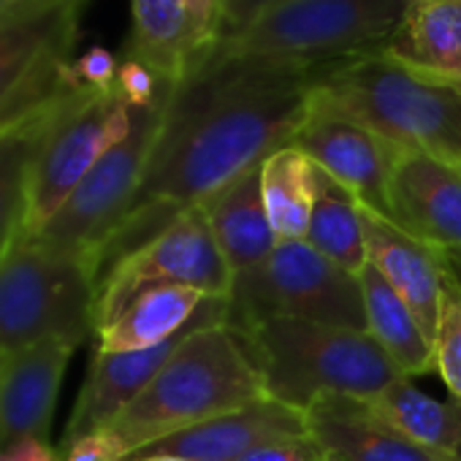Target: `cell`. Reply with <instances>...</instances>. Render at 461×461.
I'll return each mask as SVG.
<instances>
[{
    "mask_svg": "<svg viewBox=\"0 0 461 461\" xmlns=\"http://www.w3.org/2000/svg\"><path fill=\"white\" fill-rule=\"evenodd\" d=\"M323 71L206 60L168 101L166 122L133 209L112 237L101 277L152 242L182 212L294 141Z\"/></svg>",
    "mask_w": 461,
    "mask_h": 461,
    "instance_id": "obj_1",
    "label": "cell"
},
{
    "mask_svg": "<svg viewBox=\"0 0 461 461\" xmlns=\"http://www.w3.org/2000/svg\"><path fill=\"white\" fill-rule=\"evenodd\" d=\"M264 396V377L245 339L225 323H203L104 431L125 461L171 434Z\"/></svg>",
    "mask_w": 461,
    "mask_h": 461,
    "instance_id": "obj_2",
    "label": "cell"
},
{
    "mask_svg": "<svg viewBox=\"0 0 461 461\" xmlns=\"http://www.w3.org/2000/svg\"><path fill=\"white\" fill-rule=\"evenodd\" d=\"M267 396L307 412L323 396L372 399L404 375L366 334L299 318H269L237 331Z\"/></svg>",
    "mask_w": 461,
    "mask_h": 461,
    "instance_id": "obj_3",
    "label": "cell"
},
{
    "mask_svg": "<svg viewBox=\"0 0 461 461\" xmlns=\"http://www.w3.org/2000/svg\"><path fill=\"white\" fill-rule=\"evenodd\" d=\"M404 0H285L206 60L329 71L380 50L404 17Z\"/></svg>",
    "mask_w": 461,
    "mask_h": 461,
    "instance_id": "obj_4",
    "label": "cell"
},
{
    "mask_svg": "<svg viewBox=\"0 0 461 461\" xmlns=\"http://www.w3.org/2000/svg\"><path fill=\"white\" fill-rule=\"evenodd\" d=\"M318 90L393 144L461 166V87L420 79L375 50L323 71Z\"/></svg>",
    "mask_w": 461,
    "mask_h": 461,
    "instance_id": "obj_5",
    "label": "cell"
},
{
    "mask_svg": "<svg viewBox=\"0 0 461 461\" xmlns=\"http://www.w3.org/2000/svg\"><path fill=\"white\" fill-rule=\"evenodd\" d=\"M98 280L90 258L20 234L0 256V348L44 339L79 348L95 331Z\"/></svg>",
    "mask_w": 461,
    "mask_h": 461,
    "instance_id": "obj_6",
    "label": "cell"
},
{
    "mask_svg": "<svg viewBox=\"0 0 461 461\" xmlns=\"http://www.w3.org/2000/svg\"><path fill=\"white\" fill-rule=\"evenodd\" d=\"M269 318H299L366 331L361 280L304 240L280 242L258 269L234 277L225 326L242 331Z\"/></svg>",
    "mask_w": 461,
    "mask_h": 461,
    "instance_id": "obj_7",
    "label": "cell"
},
{
    "mask_svg": "<svg viewBox=\"0 0 461 461\" xmlns=\"http://www.w3.org/2000/svg\"><path fill=\"white\" fill-rule=\"evenodd\" d=\"M174 90L152 106L133 109L131 131L95 163V168L82 179L63 209L39 234L44 242L60 250L90 258L98 269V277L104 253L141 190Z\"/></svg>",
    "mask_w": 461,
    "mask_h": 461,
    "instance_id": "obj_8",
    "label": "cell"
},
{
    "mask_svg": "<svg viewBox=\"0 0 461 461\" xmlns=\"http://www.w3.org/2000/svg\"><path fill=\"white\" fill-rule=\"evenodd\" d=\"M133 109L112 93L77 90L47 120L31 176L20 234L39 237L95 163L131 131Z\"/></svg>",
    "mask_w": 461,
    "mask_h": 461,
    "instance_id": "obj_9",
    "label": "cell"
},
{
    "mask_svg": "<svg viewBox=\"0 0 461 461\" xmlns=\"http://www.w3.org/2000/svg\"><path fill=\"white\" fill-rule=\"evenodd\" d=\"M160 285H190L212 299H228L234 275L222 261L203 206L182 212L166 230L120 258L98 283L95 331L112 323L139 294Z\"/></svg>",
    "mask_w": 461,
    "mask_h": 461,
    "instance_id": "obj_10",
    "label": "cell"
},
{
    "mask_svg": "<svg viewBox=\"0 0 461 461\" xmlns=\"http://www.w3.org/2000/svg\"><path fill=\"white\" fill-rule=\"evenodd\" d=\"M291 144L345 185L364 206L388 214V187L404 147L334 106L318 85Z\"/></svg>",
    "mask_w": 461,
    "mask_h": 461,
    "instance_id": "obj_11",
    "label": "cell"
},
{
    "mask_svg": "<svg viewBox=\"0 0 461 461\" xmlns=\"http://www.w3.org/2000/svg\"><path fill=\"white\" fill-rule=\"evenodd\" d=\"M220 41V0H131L122 55L141 60L174 87L185 85Z\"/></svg>",
    "mask_w": 461,
    "mask_h": 461,
    "instance_id": "obj_12",
    "label": "cell"
},
{
    "mask_svg": "<svg viewBox=\"0 0 461 461\" xmlns=\"http://www.w3.org/2000/svg\"><path fill=\"white\" fill-rule=\"evenodd\" d=\"M225 321H228V299H209L201 307L198 318L182 334H176L163 345L147 350H131V353L95 350L82 391L77 396V404L71 410L68 426L63 431V442L109 426L155 380V375L176 353V348L190 331H195L203 323H225Z\"/></svg>",
    "mask_w": 461,
    "mask_h": 461,
    "instance_id": "obj_13",
    "label": "cell"
},
{
    "mask_svg": "<svg viewBox=\"0 0 461 461\" xmlns=\"http://www.w3.org/2000/svg\"><path fill=\"white\" fill-rule=\"evenodd\" d=\"M388 217L450 258L461 256V166L402 149L388 187Z\"/></svg>",
    "mask_w": 461,
    "mask_h": 461,
    "instance_id": "obj_14",
    "label": "cell"
},
{
    "mask_svg": "<svg viewBox=\"0 0 461 461\" xmlns=\"http://www.w3.org/2000/svg\"><path fill=\"white\" fill-rule=\"evenodd\" d=\"M77 345L44 339L4 350L0 358V450L23 439L50 442L52 418L66 369Z\"/></svg>",
    "mask_w": 461,
    "mask_h": 461,
    "instance_id": "obj_15",
    "label": "cell"
},
{
    "mask_svg": "<svg viewBox=\"0 0 461 461\" xmlns=\"http://www.w3.org/2000/svg\"><path fill=\"white\" fill-rule=\"evenodd\" d=\"M366 264L407 302L426 334L434 337L439 296L447 272L453 269L450 256L396 225L388 214L361 203Z\"/></svg>",
    "mask_w": 461,
    "mask_h": 461,
    "instance_id": "obj_16",
    "label": "cell"
},
{
    "mask_svg": "<svg viewBox=\"0 0 461 461\" xmlns=\"http://www.w3.org/2000/svg\"><path fill=\"white\" fill-rule=\"evenodd\" d=\"M307 434V418L302 410L288 407L272 396H264L248 407L230 410L225 415L209 418L187 431L171 434L136 456L166 453L187 461H240L250 450L283 439Z\"/></svg>",
    "mask_w": 461,
    "mask_h": 461,
    "instance_id": "obj_17",
    "label": "cell"
},
{
    "mask_svg": "<svg viewBox=\"0 0 461 461\" xmlns=\"http://www.w3.org/2000/svg\"><path fill=\"white\" fill-rule=\"evenodd\" d=\"M304 418L326 461H445L404 437L366 399L323 396L307 407Z\"/></svg>",
    "mask_w": 461,
    "mask_h": 461,
    "instance_id": "obj_18",
    "label": "cell"
},
{
    "mask_svg": "<svg viewBox=\"0 0 461 461\" xmlns=\"http://www.w3.org/2000/svg\"><path fill=\"white\" fill-rule=\"evenodd\" d=\"M85 0H17L0 12V106L44 63V58L79 41Z\"/></svg>",
    "mask_w": 461,
    "mask_h": 461,
    "instance_id": "obj_19",
    "label": "cell"
},
{
    "mask_svg": "<svg viewBox=\"0 0 461 461\" xmlns=\"http://www.w3.org/2000/svg\"><path fill=\"white\" fill-rule=\"evenodd\" d=\"M377 52L420 79L461 87V0L410 4Z\"/></svg>",
    "mask_w": 461,
    "mask_h": 461,
    "instance_id": "obj_20",
    "label": "cell"
},
{
    "mask_svg": "<svg viewBox=\"0 0 461 461\" xmlns=\"http://www.w3.org/2000/svg\"><path fill=\"white\" fill-rule=\"evenodd\" d=\"M203 212L214 245L234 277L258 269L280 245L261 195V166L209 198Z\"/></svg>",
    "mask_w": 461,
    "mask_h": 461,
    "instance_id": "obj_21",
    "label": "cell"
},
{
    "mask_svg": "<svg viewBox=\"0 0 461 461\" xmlns=\"http://www.w3.org/2000/svg\"><path fill=\"white\" fill-rule=\"evenodd\" d=\"M198 288L190 285H160L139 294L112 323L95 331L101 353H131L163 345L182 334L209 302Z\"/></svg>",
    "mask_w": 461,
    "mask_h": 461,
    "instance_id": "obj_22",
    "label": "cell"
},
{
    "mask_svg": "<svg viewBox=\"0 0 461 461\" xmlns=\"http://www.w3.org/2000/svg\"><path fill=\"white\" fill-rule=\"evenodd\" d=\"M364 294L366 334L399 366L407 380L434 372V342L407 302L366 264L358 275Z\"/></svg>",
    "mask_w": 461,
    "mask_h": 461,
    "instance_id": "obj_23",
    "label": "cell"
},
{
    "mask_svg": "<svg viewBox=\"0 0 461 461\" xmlns=\"http://www.w3.org/2000/svg\"><path fill=\"white\" fill-rule=\"evenodd\" d=\"M366 404L415 445L445 461H461V399L439 402L402 377L366 399Z\"/></svg>",
    "mask_w": 461,
    "mask_h": 461,
    "instance_id": "obj_24",
    "label": "cell"
},
{
    "mask_svg": "<svg viewBox=\"0 0 461 461\" xmlns=\"http://www.w3.org/2000/svg\"><path fill=\"white\" fill-rule=\"evenodd\" d=\"M304 242L353 275H361L366 267L361 201L318 166H315V201H312V214H310Z\"/></svg>",
    "mask_w": 461,
    "mask_h": 461,
    "instance_id": "obj_25",
    "label": "cell"
},
{
    "mask_svg": "<svg viewBox=\"0 0 461 461\" xmlns=\"http://www.w3.org/2000/svg\"><path fill=\"white\" fill-rule=\"evenodd\" d=\"M261 195L277 242L304 240L315 201V163L294 144L275 149L261 163Z\"/></svg>",
    "mask_w": 461,
    "mask_h": 461,
    "instance_id": "obj_26",
    "label": "cell"
},
{
    "mask_svg": "<svg viewBox=\"0 0 461 461\" xmlns=\"http://www.w3.org/2000/svg\"><path fill=\"white\" fill-rule=\"evenodd\" d=\"M50 117L52 112L41 120L0 133V256L12 248L23 230L28 206V176Z\"/></svg>",
    "mask_w": 461,
    "mask_h": 461,
    "instance_id": "obj_27",
    "label": "cell"
},
{
    "mask_svg": "<svg viewBox=\"0 0 461 461\" xmlns=\"http://www.w3.org/2000/svg\"><path fill=\"white\" fill-rule=\"evenodd\" d=\"M431 342L434 372L442 377L450 396L461 399V277L456 269H450L445 277Z\"/></svg>",
    "mask_w": 461,
    "mask_h": 461,
    "instance_id": "obj_28",
    "label": "cell"
},
{
    "mask_svg": "<svg viewBox=\"0 0 461 461\" xmlns=\"http://www.w3.org/2000/svg\"><path fill=\"white\" fill-rule=\"evenodd\" d=\"M117 95L131 106V109H144L158 104L163 95H168L174 90L171 82H166L163 77H158L149 66H144L141 60L133 58H120V71H117V82H114Z\"/></svg>",
    "mask_w": 461,
    "mask_h": 461,
    "instance_id": "obj_29",
    "label": "cell"
},
{
    "mask_svg": "<svg viewBox=\"0 0 461 461\" xmlns=\"http://www.w3.org/2000/svg\"><path fill=\"white\" fill-rule=\"evenodd\" d=\"M120 71V58L112 55L106 47H90L87 52L77 55L71 63V74L79 87L95 93H112Z\"/></svg>",
    "mask_w": 461,
    "mask_h": 461,
    "instance_id": "obj_30",
    "label": "cell"
},
{
    "mask_svg": "<svg viewBox=\"0 0 461 461\" xmlns=\"http://www.w3.org/2000/svg\"><path fill=\"white\" fill-rule=\"evenodd\" d=\"M280 4H285V0H220V41L240 36Z\"/></svg>",
    "mask_w": 461,
    "mask_h": 461,
    "instance_id": "obj_31",
    "label": "cell"
},
{
    "mask_svg": "<svg viewBox=\"0 0 461 461\" xmlns=\"http://www.w3.org/2000/svg\"><path fill=\"white\" fill-rule=\"evenodd\" d=\"M240 461H326V453L310 434H299V437L272 439L250 450Z\"/></svg>",
    "mask_w": 461,
    "mask_h": 461,
    "instance_id": "obj_32",
    "label": "cell"
},
{
    "mask_svg": "<svg viewBox=\"0 0 461 461\" xmlns=\"http://www.w3.org/2000/svg\"><path fill=\"white\" fill-rule=\"evenodd\" d=\"M58 456L60 461H120V453L104 429L63 442Z\"/></svg>",
    "mask_w": 461,
    "mask_h": 461,
    "instance_id": "obj_33",
    "label": "cell"
},
{
    "mask_svg": "<svg viewBox=\"0 0 461 461\" xmlns=\"http://www.w3.org/2000/svg\"><path fill=\"white\" fill-rule=\"evenodd\" d=\"M0 461H60V456L41 439H23L6 450H0Z\"/></svg>",
    "mask_w": 461,
    "mask_h": 461,
    "instance_id": "obj_34",
    "label": "cell"
},
{
    "mask_svg": "<svg viewBox=\"0 0 461 461\" xmlns=\"http://www.w3.org/2000/svg\"><path fill=\"white\" fill-rule=\"evenodd\" d=\"M125 461H187V458H179V456H166V453H144V456H131Z\"/></svg>",
    "mask_w": 461,
    "mask_h": 461,
    "instance_id": "obj_35",
    "label": "cell"
},
{
    "mask_svg": "<svg viewBox=\"0 0 461 461\" xmlns=\"http://www.w3.org/2000/svg\"><path fill=\"white\" fill-rule=\"evenodd\" d=\"M450 264H453V269H456V272H458V277H461V256L450 258Z\"/></svg>",
    "mask_w": 461,
    "mask_h": 461,
    "instance_id": "obj_36",
    "label": "cell"
},
{
    "mask_svg": "<svg viewBox=\"0 0 461 461\" xmlns=\"http://www.w3.org/2000/svg\"><path fill=\"white\" fill-rule=\"evenodd\" d=\"M17 4V0H0V12H6L9 6H14Z\"/></svg>",
    "mask_w": 461,
    "mask_h": 461,
    "instance_id": "obj_37",
    "label": "cell"
},
{
    "mask_svg": "<svg viewBox=\"0 0 461 461\" xmlns=\"http://www.w3.org/2000/svg\"><path fill=\"white\" fill-rule=\"evenodd\" d=\"M404 4L410 6V4H420V0H404Z\"/></svg>",
    "mask_w": 461,
    "mask_h": 461,
    "instance_id": "obj_38",
    "label": "cell"
},
{
    "mask_svg": "<svg viewBox=\"0 0 461 461\" xmlns=\"http://www.w3.org/2000/svg\"><path fill=\"white\" fill-rule=\"evenodd\" d=\"M0 358H4V348H0Z\"/></svg>",
    "mask_w": 461,
    "mask_h": 461,
    "instance_id": "obj_39",
    "label": "cell"
}]
</instances>
